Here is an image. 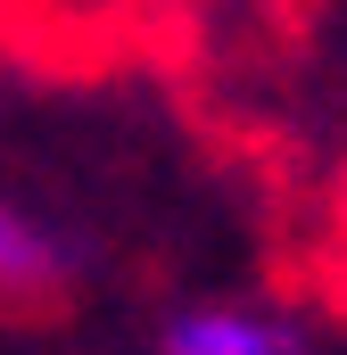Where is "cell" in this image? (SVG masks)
I'll return each mask as SVG.
<instances>
[{"instance_id": "3", "label": "cell", "mask_w": 347, "mask_h": 355, "mask_svg": "<svg viewBox=\"0 0 347 355\" xmlns=\"http://www.w3.org/2000/svg\"><path fill=\"white\" fill-rule=\"evenodd\" d=\"M323 257H331V289H339V306H347V182H339V198H331V232H323Z\"/></svg>"}, {"instance_id": "2", "label": "cell", "mask_w": 347, "mask_h": 355, "mask_svg": "<svg viewBox=\"0 0 347 355\" xmlns=\"http://www.w3.org/2000/svg\"><path fill=\"white\" fill-rule=\"evenodd\" d=\"M158 355H306V331L273 306H182L158 331Z\"/></svg>"}, {"instance_id": "1", "label": "cell", "mask_w": 347, "mask_h": 355, "mask_svg": "<svg viewBox=\"0 0 347 355\" xmlns=\"http://www.w3.org/2000/svg\"><path fill=\"white\" fill-rule=\"evenodd\" d=\"M75 297V248L50 215L0 190V314H50Z\"/></svg>"}]
</instances>
